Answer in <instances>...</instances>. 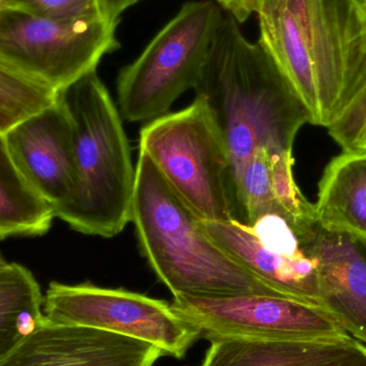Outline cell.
Masks as SVG:
<instances>
[{"instance_id":"6da1fadb","label":"cell","mask_w":366,"mask_h":366,"mask_svg":"<svg viewBox=\"0 0 366 366\" xmlns=\"http://www.w3.org/2000/svg\"><path fill=\"white\" fill-rule=\"evenodd\" d=\"M259 42L329 129L366 92V0H257Z\"/></svg>"},{"instance_id":"7a4b0ae2","label":"cell","mask_w":366,"mask_h":366,"mask_svg":"<svg viewBox=\"0 0 366 366\" xmlns=\"http://www.w3.org/2000/svg\"><path fill=\"white\" fill-rule=\"evenodd\" d=\"M194 90L208 105L227 147L234 179L260 148L292 150L310 116L305 105L258 42L238 21L222 17Z\"/></svg>"},{"instance_id":"3957f363","label":"cell","mask_w":366,"mask_h":366,"mask_svg":"<svg viewBox=\"0 0 366 366\" xmlns=\"http://www.w3.org/2000/svg\"><path fill=\"white\" fill-rule=\"evenodd\" d=\"M139 247L174 297L281 296L210 238L144 150L139 149L131 207ZM288 299V298H287Z\"/></svg>"},{"instance_id":"277c9868","label":"cell","mask_w":366,"mask_h":366,"mask_svg":"<svg viewBox=\"0 0 366 366\" xmlns=\"http://www.w3.org/2000/svg\"><path fill=\"white\" fill-rule=\"evenodd\" d=\"M73 129L77 187L56 217L72 229L112 238L131 222L135 167L116 107L96 71L57 92Z\"/></svg>"},{"instance_id":"5b68a950","label":"cell","mask_w":366,"mask_h":366,"mask_svg":"<svg viewBox=\"0 0 366 366\" xmlns=\"http://www.w3.org/2000/svg\"><path fill=\"white\" fill-rule=\"evenodd\" d=\"M139 149L150 157L169 187L202 221L234 219L227 147L202 98L147 122L139 133Z\"/></svg>"},{"instance_id":"8992f818","label":"cell","mask_w":366,"mask_h":366,"mask_svg":"<svg viewBox=\"0 0 366 366\" xmlns=\"http://www.w3.org/2000/svg\"><path fill=\"white\" fill-rule=\"evenodd\" d=\"M223 15L212 0L187 2L143 53L120 71L118 103L128 122L157 119L187 90L194 89Z\"/></svg>"},{"instance_id":"52a82bcc","label":"cell","mask_w":366,"mask_h":366,"mask_svg":"<svg viewBox=\"0 0 366 366\" xmlns=\"http://www.w3.org/2000/svg\"><path fill=\"white\" fill-rule=\"evenodd\" d=\"M119 21L104 15L77 19L41 16L15 6L0 10V64L56 92L97 70L119 49Z\"/></svg>"},{"instance_id":"ba28073f","label":"cell","mask_w":366,"mask_h":366,"mask_svg":"<svg viewBox=\"0 0 366 366\" xmlns=\"http://www.w3.org/2000/svg\"><path fill=\"white\" fill-rule=\"evenodd\" d=\"M49 322L90 327L139 340L183 359L200 332L172 303L126 290L51 282L43 302Z\"/></svg>"},{"instance_id":"9c48e42d","label":"cell","mask_w":366,"mask_h":366,"mask_svg":"<svg viewBox=\"0 0 366 366\" xmlns=\"http://www.w3.org/2000/svg\"><path fill=\"white\" fill-rule=\"evenodd\" d=\"M172 305L209 342L232 337L295 340L350 335L326 310L282 297L177 296Z\"/></svg>"},{"instance_id":"30bf717a","label":"cell","mask_w":366,"mask_h":366,"mask_svg":"<svg viewBox=\"0 0 366 366\" xmlns=\"http://www.w3.org/2000/svg\"><path fill=\"white\" fill-rule=\"evenodd\" d=\"M202 224L223 251L271 290L322 307L317 262L283 215L269 213L251 226L237 219Z\"/></svg>"},{"instance_id":"8fae6325","label":"cell","mask_w":366,"mask_h":366,"mask_svg":"<svg viewBox=\"0 0 366 366\" xmlns=\"http://www.w3.org/2000/svg\"><path fill=\"white\" fill-rule=\"evenodd\" d=\"M4 137L21 175L55 212L71 202L77 187L73 129L58 99L15 124Z\"/></svg>"},{"instance_id":"7c38bea8","label":"cell","mask_w":366,"mask_h":366,"mask_svg":"<svg viewBox=\"0 0 366 366\" xmlns=\"http://www.w3.org/2000/svg\"><path fill=\"white\" fill-rule=\"evenodd\" d=\"M163 356L139 340L45 318L0 366H154Z\"/></svg>"},{"instance_id":"4fadbf2b","label":"cell","mask_w":366,"mask_h":366,"mask_svg":"<svg viewBox=\"0 0 366 366\" xmlns=\"http://www.w3.org/2000/svg\"><path fill=\"white\" fill-rule=\"evenodd\" d=\"M305 245L317 262L322 309L366 344V240L318 225Z\"/></svg>"},{"instance_id":"5bb4252c","label":"cell","mask_w":366,"mask_h":366,"mask_svg":"<svg viewBox=\"0 0 366 366\" xmlns=\"http://www.w3.org/2000/svg\"><path fill=\"white\" fill-rule=\"evenodd\" d=\"M200 366H366V346L347 335L320 339H219Z\"/></svg>"},{"instance_id":"9a60e30c","label":"cell","mask_w":366,"mask_h":366,"mask_svg":"<svg viewBox=\"0 0 366 366\" xmlns=\"http://www.w3.org/2000/svg\"><path fill=\"white\" fill-rule=\"evenodd\" d=\"M315 210L322 229L366 240V150L343 152L327 165Z\"/></svg>"},{"instance_id":"2e32d148","label":"cell","mask_w":366,"mask_h":366,"mask_svg":"<svg viewBox=\"0 0 366 366\" xmlns=\"http://www.w3.org/2000/svg\"><path fill=\"white\" fill-rule=\"evenodd\" d=\"M54 219L55 209L21 175L0 134V240L43 236Z\"/></svg>"},{"instance_id":"e0dca14e","label":"cell","mask_w":366,"mask_h":366,"mask_svg":"<svg viewBox=\"0 0 366 366\" xmlns=\"http://www.w3.org/2000/svg\"><path fill=\"white\" fill-rule=\"evenodd\" d=\"M43 302L29 269L16 262L0 268V361L44 322Z\"/></svg>"},{"instance_id":"ac0fdd59","label":"cell","mask_w":366,"mask_h":366,"mask_svg":"<svg viewBox=\"0 0 366 366\" xmlns=\"http://www.w3.org/2000/svg\"><path fill=\"white\" fill-rule=\"evenodd\" d=\"M292 150L270 152V178L273 198L281 214L305 241L317 227L315 204L310 202L294 177Z\"/></svg>"},{"instance_id":"d6986e66","label":"cell","mask_w":366,"mask_h":366,"mask_svg":"<svg viewBox=\"0 0 366 366\" xmlns=\"http://www.w3.org/2000/svg\"><path fill=\"white\" fill-rule=\"evenodd\" d=\"M57 92L0 64V134L53 104Z\"/></svg>"},{"instance_id":"ffe728a7","label":"cell","mask_w":366,"mask_h":366,"mask_svg":"<svg viewBox=\"0 0 366 366\" xmlns=\"http://www.w3.org/2000/svg\"><path fill=\"white\" fill-rule=\"evenodd\" d=\"M2 6L56 19H77L103 15L100 0H1Z\"/></svg>"},{"instance_id":"44dd1931","label":"cell","mask_w":366,"mask_h":366,"mask_svg":"<svg viewBox=\"0 0 366 366\" xmlns=\"http://www.w3.org/2000/svg\"><path fill=\"white\" fill-rule=\"evenodd\" d=\"M328 130L344 152L366 150V92Z\"/></svg>"},{"instance_id":"7402d4cb","label":"cell","mask_w":366,"mask_h":366,"mask_svg":"<svg viewBox=\"0 0 366 366\" xmlns=\"http://www.w3.org/2000/svg\"><path fill=\"white\" fill-rule=\"evenodd\" d=\"M219 8L232 15L239 24L244 23L252 14H255L257 0H215Z\"/></svg>"},{"instance_id":"603a6c76","label":"cell","mask_w":366,"mask_h":366,"mask_svg":"<svg viewBox=\"0 0 366 366\" xmlns=\"http://www.w3.org/2000/svg\"><path fill=\"white\" fill-rule=\"evenodd\" d=\"M143 0H100L101 11L107 19L119 21L122 13Z\"/></svg>"},{"instance_id":"cb8c5ba5","label":"cell","mask_w":366,"mask_h":366,"mask_svg":"<svg viewBox=\"0 0 366 366\" xmlns=\"http://www.w3.org/2000/svg\"><path fill=\"white\" fill-rule=\"evenodd\" d=\"M6 264H8V262H6V258L4 257V255L0 253V268H1V267L6 266Z\"/></svg>"},{"instance_id":"d4e9b609","label":"cell","mask_w":366,"mask_h":366,"mask_svg":"<svg viewBox=\"0 0 366 366\" xmlns=\"http://www.w3.org/2000/svg\"><path fill=\"white\" fill-rule=\"evenodd\" d=\"M1 8H2V4H1V0H0V10H1Z\"/></svg>"}]
</instances>
